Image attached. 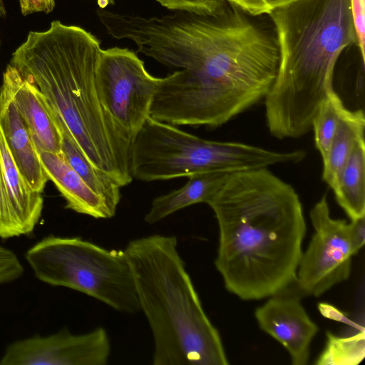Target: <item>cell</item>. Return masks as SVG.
Instances as JSON below:
<instances>
[{
    "label": "cell",
    "mask_w": 365,
    "mask_h": 365,
    "mask_svg": "<svg viewBox=\"0 0 365 365\" xmlns=\"http://www.w3.org/2000/svg\"><path fill=\"white\" fill-rule=\"evenodd\" d=\"M173 11L126 14L118 29L138 52L180 68L162 78L152 118L217 128L265 98L279 64L274 29L228 1L212 14Z\"/></svg>",
    "instance_id": "cell-1"
},
{
    "label": "cell",
    "mask_w": 365,
    "mask_h": 365,
    "mask_svg": "<svg viewBox=\"0 0 365 365\" xmlns=\"http://www.w3.org/2000/svg\"><path fill=\"white\" fill-rule=\"evenodd\" d=\"M207 204L219 227L215 265L230 292L256 300L295 282L306 223L291 185L267 168L235 172Z\"/></svg>",
    "instance_id": "cell-2"
},
{
    "label": "cell",
    "mask_w": 365,
    "mask_h": 365,
    "mask_svg": "<svg viewBox=\"0 0 365 365\" xmlns=\"http://www.w3.org/2000/svg\"><path fill=\"white\" fill-rule=\"evenodd\" d=\"M101 49L91 33L56 20L46 31H30L9 64L41 91L88 160L122 187L133 180L132 143L98 94L95 71Z\"/></svg>",
    "instance_id": "cell-3"
},
{
    "label": "cell",
    "mask_w": 365,
    "mask_h": 365,
    "mask_svg": "<svg viewBox=\"0 0 365 365\" xmlns=\"http://www.w3.org/2000/svg\"><path fill=\"white\" fill-rule=\"evenodd\" d=\"M279 64L264 98L271 135L298 138L312 130L317 110L333 88L336 61L356 42L350 0H297L268 14Z\"/></svg>",
    "instance_id": "cell-4"
},
{
    "label": "cell",
    "mask_w": 365,
    "mask_h": 365,
    "mask_svg": "<svg viewBox=\"0 0 365 365\" xmlns=\"http://www.w3.org/2000/svg\"><path fill=\"white\" fill-rule=\"evenodd\" d=\"M154 341V365H227L217 329L205 312L175 236L152 235L124 250Z\"/></svg>",
    "instance_id": "cell-5"
},
{
    "label": "cell",
    "mask_w": 365,
    "mask_h": 365,
    "mask_svg": "<svg viewBox=\"0 0 365 365\" xmlns=\"http://www.w3.org/2000/svg\"><path fill=\"white\" fill-rule=\"evenodd\" d=\"M306 152H278L237 143L205 140L149 118L131 146L133 179L150 182L208 171L232 173L297 163Z\"/></svg>",
    "instance_id": "cell-6"
},
{
    "label": "cell",
    "mask_w": 365,
    "mask_h": 365,
    "mask_svg": "<svg viewBox=\"0 0 365 365\" xmlns=\"http://www.w3.org/2000/svg\"><path fill=\"white\" fill-rule=\"evenodd\" d=\"M26 259L40 281L84 293L125 313L139 311L124 250H107L81 237L49 235L30 247Z\"/></svg>",
    "instance_id": "cell-7"
},
{
    "label": "cell",
    "mask_w": 365,
    "mask_h": 365,
    "mask_svg": "<svg viewBox=\"0 0 365 365\" xmlns=\"http://www.w3.org/2000/svg\"><path fill=\"white\" fill-rule=\"evenodd\" d=\"M101 103L133 143L147 120L162 78L152 76L136 53L127 48L101 49L96 66Z\"/></svg>",
    "instance_id": "cell-8"
},
{
    "label": "cell",
    "mask_w": 365,
    "mask_h": 365,
    "mask_svg": "<svg viewBox=\"0 0 365 365\" xmlns=\"http://www.w3.org/2000/svg\"><path fill=\"white\" fill-rule=\"evenodd\" d=\"M309 215L314 232L302 254L295 282L305 294L319 297L349 278L354 254L350 222L331 216L326 195Z\"/></svg>",
    "instance_id": "cell-9"
},
{
    "label": "cell",
    "mask_w": 365,
    "mask_h": 365,
    "mask_svg": "<svg viewBox=\"0 0 365 365\" xmlns=\"http://www.w3.org/2000/svg\"><path fill=\"white\" fill-rule=\"evenodd\" d=\"M106 330L97 327L73 334L63 329L53 334L35 336L9 344L0 365H106L110 354Z\"/></svg>",
    "instance_id": "cell-10"
},
{
    "label": "cell",
    "mask_w": 365,
    "mask_h": 365,
    "mask_svg": "<svg viewBox=\"0 0 365 365\" xmlns=\"http://www.w3.org/2000/svg\"><path fill=\"white\" fill-rule=\"evenodd\" d=\"M43 207L42 193L34 190L21 173L0 125V238L30 235Z\"/></svg>",
    "instance_id": "cell-11"
},
{
    "label": "cell",
    "mask_w": 365,
    "mask_h": 365,
    "mask_svg": "<svg viewBox=\"0 0 365 365\" xmlns=\"http://www.w3.org/2000/svg\"><path fill=\"white\" fill-rule=\"evenodd\" d=\"M255 316L259 327L287 350L293 365L307 364L319 328L298 297L273 295L255 310Z\"/></svg>",
    "instance_id": "cell-12"
},
{
    "label": "cell",
    "mask_w": 365,
    "mask_h": 365,
    "mask_svg": "<svg viewBox=\"0 0 365 365\" xmlns=\"http://www.w3.org/2000/svg\"><path fill=\"white\" fill-rule=\"evenodd\" d=\"M2 83L9 88L36 150L62 154V134L58 118L38 87L23 78L11 64L3 73Z\"/></svg>",
    "instance_id": "cell-13"
},
{
    "label": "cell",
    "mask_w": 365,
    "mask_h": 365,
    "mask_svg": "<svg viewBox=\"0 0 365 365\" xmlns=\"http://www.w3.org/2000/svg\"><path fill=\"white\" fill-rule=\"evenodd\" d=\"M0 125L21 173L34 190L42 193L48 178L31 132L16 107L9 88L3 83L0 88Z\"/></svg>",
    "instance_id": "cell-14"
},
{
    "label": "cell",
    "mask_w": 365,
    "mask_h": 365,
    "mask_svg": "<svg viewBox=\"0 0 365 365\" xmlns=\"http://www.w3.org/2000/svg\"><path fill=\"white\" fill-rule=\"evenodd\" d=\"M43 169L65 199L66 208L96 219L113 217L115 212L93 192L62 154L37 150Z\"/></svg>",
    "instance_id": "cell-15"
},
{
    "label": "cell",
    "mask_w": 365,
    "mask_h": 365,
    "mask_svg": "<svg viewBox=\"0 0 365 365\" xmlns=\"http://www.w3.org/2000/svg\"><path fill=\"white\" fill-rule=\"evenodd\" d=\"M232 173L216 170L188 176L187 183L182 187L153 200L150 208L145 216V221L154 224L188 206L207 203Z\"/></svg>",
    "instance_id": "cell-16"
},
{
    "label": "cell",
    "mask_w": 365,
    "mask_h": 365,
    "mask_svg": "<svg viewBox=\"0 0 365 365\" xmlns=\"http://www.w3.org/2000/svg\"><path fill=\"white\" fill-rule=\"evenodd\" d=\"M351 220L365 217V143H357L331 187Z\"/></svg>",
    "instance_id": "cell-17"
},
{
    "label": "cell",
    "mask_w": 365,
    "mask_h": 365,
    "mask_svg": "<svg viewBox=\"0 0 365 365\" xmlns=\"http://www.w3.org/2000/svg\"><path fill=\"white\" fill-rule=\"evenodd\" d=\"M365 116L363 110L346 108L323 160L322 180L331 187L358 142L364 140Z\"/></svg>",
    "instance_id": "cell-18"
},
{
    "label": "cell",
    "mask_w": 365,
    "mask_h": 365,
    "mask_svg": "<svg viewBox=\"0 0 365 365\" xmlns=\"http://www.w3.org/2000/svg\"><path fill=\"white\" fill-rule=\"evenodd\" d=\"M61 130L63 156L88 186L116 212L120 200L121 187L108 175L97 169L70 136L61 128Z\"/></svg>",
    "instance_id": "cell-19"
},
{
    "label": "cell",
    "mask_w": 365,
    "mask_h": 365,
    "mask_svg": "<svg viewBox=\"0 0 365 365\" xmlns=\"http://www.w3.org/2000/svg\"><path fill=\"white\" fill-rule=\"evenodd\" d=\"M346 108L335 92L330 89L321 103L312 124L316 148L325 160L336 130Z\"/></svg>",
    "instance_id": "cell-20"
},
{
    "label": "cell",
    "mask_w": 365,
    "mask_h": 365,
    "mask_svg": "<svg viewBox=\"0 0 365 365\" xmlns=\"http://www.w3.org/2000/svg\"><path fill=\"white\" fill-rule=\"evenodd\" d=\"M327 344L315 361L317 365H357L365 356L364 329L349 336L327 332Z\"/></svg>",
    "instance_id": "cell-21"
},
{
    "label": "cell",
    "mask_w": 365,
    "mask_h": 365,
    "mask_svg": "<svg viewBox=\"0 0 365 365\" xmlns=\"http://www.w3.org/2000/svg\"><path fill=\"white\" fill-rule=\"evenodd\" d=\"M171 11H187L212 14L221 9L226 0H154Z\"/></svg>",
    "instance_id": "cell-22"
},
{
    "label": "cell",
    "mask_w": 365,
    "mask_h": 365,
    "mask_svg": "<svg viewBox=\"0 0 365 365\" xmlns=\"http://www.w3.org/2000/svg\"><path fill=\"white\" fill-rule=\"evenodd\" d=\"M24 272V267L16 254L0 245V285L19 279Z\"/></svg>",
    "instance_id": "cell-23"
},
{
    "label": "cell",
    "mask_w": 365,
    "mask_h": 365,
    "mask_svg": "<svg viewBox=\"0 0 365 365\" xmlns=\"http://www.w3.org/2000/svg\"><path fill=\"white\" fill-rule=\"evenodd\" d=\"M244 12L254 16L268 15L273 11L297 0H226Z\"/></svg>",
    "instance_id": "cell-24"
},
{
    "label": "cell",
    "mask_w": 365,
    "mask_h": 365,
    "mask_svg": "<svg viewBox=\"0 0 365 365\" xmlns=\"http://www.w3.org/2000/svg\"><path fill=\"white\" fill-rule=\"evenodd\" d=\"M353 23L363 65L365 63V0H350Z\"/></svg>",
    "instance_id": "cell-25"
},
{
    "label": "cell",
    "mask_w": 365,
    "mask_h": 365,
    "mask_svg": "<svg viewBox=\"0 0 365 365\" xmlns=\"http://www.w3.org/2000/svg\"><path fill=\"white\" fill-rule=\"evenodd\" d=\"M19 1L24 16L37 12L48 14L55 6V0H19Z\"/></svg>",
    "instance_id": "cell-26"
},
{
    "label": "cell",
    "mask_w": 365,
    "mask_h": 365,
    "mask_svg": "<svg viewBox=\"0 0 365 365\" xmlns=\"http://www.w3.org/2000/svg\"><path fill=\"white\" fill-rule=\"evenodd\" d=\"M350 225L352 250L356 255L365 243V217L351 220Z\"/></svg>",
    "instance_id": "cell-27"
},
{
    "label": "cell",
    "mask_w": 365,
    "mask_h": 365,
    "mask_svg": "<svg viewBox=\"0 0 365 365\" xmlns=\"http://www.w3.org/2000/svg\"><path fill=\"white\" fill-rule=\"evenodd\" d=\"M97 4L101 9H106L110 4H114L115 0H96Z\"/></svg>",
    "instance_id": "cell-28"
},
{
    "label": "cell",
    "mask_w": 365,
    "mask_h": 365,
    "mask_svg": "<svg viewBox=\"0 0 365 365\" xmlns=\"http://www.w3.org/2000/svg\"><path fill=\"white\" fill-rule=\"evenodd\" d=\"M6 11L3 0H0V16L4 18L6 16Z\"/></svg>",
    "instance_id": "cell-29"
}]
</instances>
